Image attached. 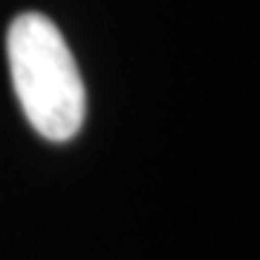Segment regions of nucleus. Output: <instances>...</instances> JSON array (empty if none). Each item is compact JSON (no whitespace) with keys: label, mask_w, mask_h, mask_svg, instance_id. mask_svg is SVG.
I'll return each mask as SVG.
<instances>
[{"label":"nucleus","mask_w":260,"mask_h":260,"mask_svg":"<svg viewBox=\"0 0 260 260\" xmlns=\"http://www.w3.org/2000/svg\"><path fill=\"white\" fill-rule=\"evenodd\" d=\"M9 70L29 124L49 142L73 139L84 121L87 95L64 35L49 18L18 15L6 38Z\"/></svg>","instance_id":"1"}]
</instances>
